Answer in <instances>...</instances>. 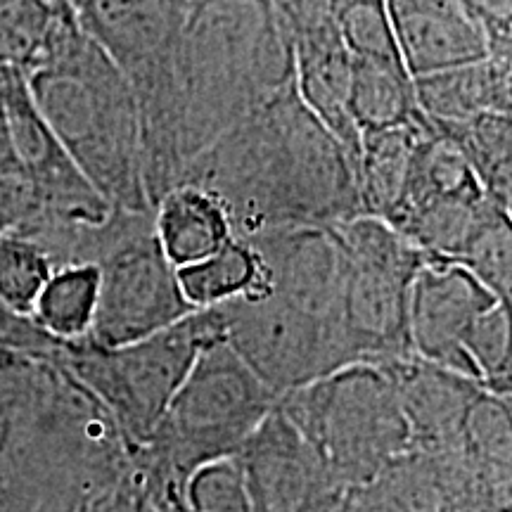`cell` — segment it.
<instances>
[{
  "instance_id": "cell-1",
  "label": "cell",
  "mask_w": 512,
  "mask_h": 512,
  "mask_svg": "<svg viewBox=\"0 0 512 512\" xmlns=\"http://www.w3.org/2000/svg\"><path fill=\"white\" fill-rule=\"evenodd\" d=\"M181 183L214 192L240 238L283 226L332 228L361 214L351 157L294 83L202 150Z\"/></svg>"
},
{
  "instance_id": "cell-2",
  "label": "cell",
  "mask_w": 512,
  "mask_h": 512,
  "mask_svg": "<svg viewBox=\"0 0 512 512\" xmlns=\"http://www.w3.org/2000/svg\"><path fill=\"white\" fill-rule=\"evenodd\" d=\"M24 76L38 112L102 200L121 214H152L136 93L79 27L74 10L60 19L46 53Z\"/></svg>"
},
{
  "instance_id": "cell-3",
  "label": "cell",
  "mask_w": 512,
  "mask_h": 512,
  "mask_svg": "<svg viewBox=\"0 0 512 512\" xmlns=\"http://www.w3.org/2000/svg\"><path fill=\"white\" fill-rule=\"evenodd\" d=\"M176 74L185 171L228 128L294 83L290 38L271 0H192Z\"/></svg>"
},
{
  "instance_id": "cell-4",
  "label": "cell",
  "mask_w": 512,
  "mask_h": 512,
  "mask_svg": "<svg viewBox=\"0 0 512 512\" xmlns=\"http://www.w3.org/2000/svg\"><path fill=\"white\" fill-rule=\"evenodd\" d=\"M192 0H69L79 27L105 50L136 93L152 209L181 185L178 48Z\"/></svg>"
},
{
  "instance_id": "cell-5",
  "label": "cell",
  "mask_w": 512,
  "mask_h": 512,
  "mask_svg": "<svg viewBox=\"0 0 512 512\" xmlns=\"http://www.w3.org/2000/svg\"><path fill=\"white\" fill-rule=\"evenodd\" d=\"M223 339L219 309L192 311L178 323L124 347L64 344L55 358L64 375L98 403L110 425L140 451L178 392L200 351Z\"/></svg>"
},
{
  "instance_id": "cell-6",
  "label": "cell",
  "mask_w": 512,
  "mask_h": 512,
  "mask_svg": "<svg viewBox=\"0 0 512 512\" xmlns=\"http://www.w3.org/2000/svg\"><path fill=\"white\" fill-rule=\"evenodd\" d=\"M278 401L223 339H214L138 451L145 479L185 486L197 467L235 458Z\"/></svg>"
},
{
  "instance_id": "cell-7",
  "label": "cell",
  "mask_w": 512,
  "mask_h": 512,
  "mask_svg": "<svg viewBox=\"0 0 512 512\" xmlns=\"http://www.w3.org/2000/svg\"><path fill=\"white\" fill-rule=\"evenodd\" d=\"M330 477L366 484L413 446L399 389L382 366L351 363L278 401Z\"/></svg>"
},
{
  "instance_id": "cell-8",
  "label": "cell",
  "mask_w": 512,
  "mask_h": 512,
  "mask_svg": "<svg viewBox=\"0 0 512 512\" xmlns=\"http://www.w3.org/2000/svg\"><path fill=\"white\" fill-rule=\"evenodd\" d=\"M344 254L335 325L351 363H387L413 356L408 344V290L427 256L387 221L358 214L332 226Z\"/></svg>"
},
{
  "instance_id": "cell-9",
  "label": "cell",
  "mask_w": 512,
  "mask_h": 512,
  "mask_svg": "<svg viewBox=\"0 0 512 512\" xmlns=\"http://www.w3.org/2000/svg\"><path fill=\"white\" fill-rule=\"evenodd\" d=\"M98 306L88 342L124 347L169 328L192 306L178 285L176 266L159 245L152 214H117L102 230L98 254Z\"/></svg>"
},
{
  "instance_id": "cell-10",
  "label": "cell",
  "mask_w": 512,
  "mask_h": 512,
  "mask_svg": "<svg viewBox=\"0 0 512 512\" xmlns=\"http://www.w3.org/2000/svg\"><path fill=\"white\" fill-rule=\"evenodd\" d=\"M216 309L223 342L278 399L351 366L335 320L316 316L278 294L240 297Z\"/></svg>"
},
{
  "instance_id": "cell-11",
  "label": "cell",
  "mask_w": 512,
  "mask_h": 512,
  "mask_svg": "<svg viewBox=\"0 0 512 512\" xmlns=\"http://www.w3.org/2000/svg\"><path fill=\"white\" fill-rule=\"evenodd\" d=\"M235 458L252 512H335L344 496L280 406L266 415Z\"/></svg>"
},
{
  "instance_id": "cell-12",
  "label": "cell",
  "mask_w": 512,
  "mask_h": 512,
  "mask_svg": "<svg viewBox=\"0 0 512 512\" xmlns=\"http://www.w3.org/2000/svg\"><path fill=\"white\" fill-rule=\"evenodd\" d=\"M496 302L458 261L427 256L408 290V344L413 356L477 384L463 337Z\"/></svg>"
},
{
  "instance_id": "cell-13",
  "label": "cell",
  "mask_w": 512,
  "mask_h": 512,
  "mask_svg": "<svg viewBox=\"0 0 512 512\" xmlns=\"http://www.w3.org/2000/svg\"><path fill=\"white\" fill-rule=\"evenodd\" d=\"M266 290L335 320L344 280V254L332 228L283 226L249 235Z\"/></svg>"
},
{
  "instance_id": "cell-14",
  "label": "cell",
  "mask_w": 512,
  "mask_h": 512,
  "mask_svg": "<svg viewBox=\"0 0 512 512\" xmlns=\"http://www.w3.org/2000/svg\"><path fill=\"white\" fill-rule=\"evenodd\" d=\"M152 228L176 268L195 264L235 238L223 202L195 183H181L162 195L152 209Z\"/></svg>"
},
{
  "instance_id": "cell-15",
  "label": "cell",
  "mask_w": 512,
  "mask_h": 512,
  "mask_svg": "<svg viewBox=\"0 0 512 512\" xmlns=\"http://www.w3.org/2000/svg\"><path fill=\"white\" fill-rule=\"evenodd\" d=\"M415 100L427 119L456 121L482 112H510V60H486L413 79Z\"/></svg>"
},
{
  "instance_id": "cell-16",
  "label": "cell",
  "mask_w": 512,
  "mask_h": 512,
  "mask_svg": "<svg viewBox=\"0 0 512 512\" xmlns=\"http://www.w3.org/2000/svg\"><path fill=\"white\" fill-rule=\"evenodd\" d=\"M347 112L358 136L418 124L422 112L406 64L349 57Z\"/></svg>"
},
{
  "instance_id": "cell-17",
  "label": "cell",
  "mask_w": 512,
  "mask_h": 512,
  "mask_svg": "<svg viewBox=\"0 0 512 512\" xmlns=\"http://www.w3.org/2000/svg\"><path fill=\"white\" fill-rule=\"evenodd\" d=\"M427 119L418 124L363 133L356 157V192L361 214L387 221L401 200L408 166Z\"/></svg>"
},
{
  "instance_id": "cell-18",
  "label": "cell",
  "mask_w": 512,
  "mask_h": 512,
  "mask_svg": "<svg viewBox=\"0 0 512 512\" xmlns=\"http://www.w3.org/2000/svg\"><path fill=\"white\" fill-rule=\"evenodd\" d=\"M434 131L446 136L463 152L467 164L482 183L484 195L498 209L510 214L512 207V145L510 112H482L456 121L427 119Z\"/></svg>"
},
{
  "instance_id": "cell-19",
  "label": "cell",
  "mask_w": 512,
  "mask_h": 512,
  "mask_svg": "<svg viewBox=\"0 0 512 512\" xmlns=\"http://www.w3.org/2000/svg\"><path fill=\"white\" fill-rule=\"evenodd\" d=\"M183 297L195 311L214 309L240 297L268 294L259 256L247 238H230L214 254L176 268Z\"/></svg>"
},
{
  "instance_id": "cell-20",
  "label": "cell",
  "mask_w": 512,
  "mask_h": 512,
  "mask_svg": "<svg viewBox=\"0 0 512 512\" xmlns=\"http://www.w3.org/2000/svg\"><path fill=\"white\" fill-rule=\"evenodd\" d=\"M98 264L72 261L53 268L38 294L31 316L50 337L62 344L88 339L98 306Z\"/></svg>"
},
{
  "instance_id": "cell-21",
  "label": "cell",
  "mask_w": 512,
  "mask_h": 512,
  "mask_svg": "<svg viewBox=\"0 0 512 512\" xmlns=\"http://www.w3.org/2000/svg\"><path fill=\"white\" fill-rule=\"evenodd\" d=\"M69 10V0H0V64L34 69Z\"/></svg>"
},
{
  "instance_id": "cell-22",
  "label": "cell",
  "mask_w": 512,
  "mask_h": 512,
  "mask_svg": "<svg viewBox=\"0 0 512 512\" xmlns=\"http://www.w3.org/2000/svg\"><path fill=\"white\" fill-rule=\"evenodd\" d=\"M463 351L475 370V380L486 394L510 399L512 349L510 306L496 302L484 311L463 337Z\"/></svg>"
},
{
  "instance_id": "cell-23",
  "label": "cell",
  "mask_w": 512,
  "mask_h": 512,
  "mask_svg": "<svg viewBox=\"0 0 512 512\" xmlns=\"http://www.w3.org/2000/svg\"><path fill=\"white\" fill-rule=\"evenodd\" d=\"M460 266H465L489 290L498 302L512 299V230L510 214L491 204L470 235L463 252L458 254Z\"/></svg>"
},
{
  "instance_id": "cell-24",
  "label": "cell",
  "mask_w": 512,
  "mask_h": 512,
  "mask_svg": "<svg viewBox=\"0 0 512 512\" xmlns=\"http://www.w3.org/2000/svg\"><path fill=\"white\" fill-rule=\"evenodd\" d=\"M53 268L46 249L29 235L17 230L0 233V302L10 309L31 316Z\"/></svg>"
},
{
  "instance_id": "cell-25",
  "label": "cell",
  "mask_w": 512,
  "mask_h": 512,
  "mask_svg": "<svg viewBox=\"0 0 512 512\" xmlns=\"http://www.w3.org/2000/svg\"><path fill=\"white\" fill-rule=\"evenodd\" d=\"M185 512H252L238 458L197 467L185 482Z\"/></svg>"
},
{
  "instance_id": "cell-26",
  "label": "cell",
  "mask_w": 512,
  "mask_h": 512,
  "mask_svg": "<svg viewBox=\"0 0 512 512\" xmlns=\"http://www.w3.org/2000/svg\"><path fill=\"white\" fill-rule=\"evenodd\" d=\"M64 344L50 337L29 313H19L0 302V349L29 361L53 363Z\"/></svg>"
},
{
  "instance_id": "cell-27",
  "label": "cell",
  "mask_w": 512,
  "mask_h": 512,
  "mask_svg": "<svg viewBox=\"0 0 512 512\" xmlns=\"http://www.w3.org/2000/svg\"><path fill=\"white\" fill-rule=\"evenodd\" d=\"M12 69L15 67L0 64V178L22 176V166L17 162L15 145H12V136H10L8 112H5V86H8Z\"/></svg>"
},
{
  "instance_id": "cell-28",
  "label": "cell",
  "mask_w": 512,
  "mask_h": 512,
  "mask_svg": "<svg viewBox=\"0 0 512 512\" xmlns=\"http://www.w3.org/2000/svg\"><path fill=\"white\" fill-rule=\"evenodd\" d=\"M24 363H29V358H22L17 354H10V351L0 349V377H3L5 373H10V370L24 366Z\"/></svg>"
}]
</instances>
